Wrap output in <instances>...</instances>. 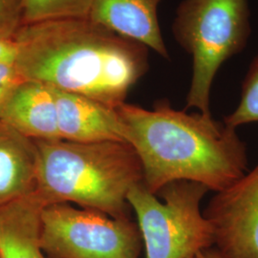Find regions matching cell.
Segmentation results:
<instances>
[{"label":"cell","mask_w":258,"mask_h":258,"mask_svg":"<svg viewBox=\"0 0 258 258\" xmlns=\"http://www.w3.org/2000/svg\"><path fill=\"white\" fill-rule=\"evenodd\" d=\"M37 172L36 141L0 120V207L34 194Z\"/></svg>","instance_id":"11"},{"label":"cell","mask_w":258,"mask_h":258,"mask_svg":"<svg viewBox=\"0 0 258 258\" xmlns=\"http://www.w3.org/2000/svg\"><path fill=\"white\" fill-rule=\"evenodd\" d=\"M22 81L15 62L0 64V111L13 89Z\"/></svg>","instance_id":"16"},{"label":"cell","mask_w":258,"mask_h":258,"mask_svg":"<svg viewBox=\"0 0 258 258\" xmlns=\"http://www.w3.org/2000/svg\"><path fill=\"white\" fill-rule=\"evenodd\" d=\"M231 127L258 122V54L250 62L241 86L240 100L236 108L224 118Z\"/></svg>","instance_id":"14"},{"label":"cell","mask_w":258,"mask_h":258,"mask_svg":"<svg viewBox=\"0 0 258 258\" xmlns=\"http://www.w3.org/2000/svg\"><path fill=\"white\" fill-rule=\"evenodd\" d=\"M210 189L191 181L168 183L152 194L144 183L129 190L145 258H188L214 246L212 225L201 203Z\"/></svg>","instance_id":"5"},{"label":"cell","mask_w":258,"mask_h":258,"mask_svg":"<svg viewBox=\"0 0 258 258\" xmlns=\"http://www.w3.org/2000/svg\"><path fill=\"white\" fill-rule=\"evenodd\" d=\"M23 25V0H0V38H14Z\"/></svg>","instance_id":"15"},{"label":"cell","mask_w":258,"mask_h":258,"mask_svg":"<svg viewBox=\"0 0 258 258\" xmlns=\"http://www.w3.org/2000/svg\"><path fill=\"white\" fill-rule=\"evenodd\" d=\"M162 1L93 0L89 19L169 58L158 17Z\"/></svg>","instance_id":"9"},{"label":"cell","mask_w":258,"mask_h":258,"mask_svg":"<svg viewBox=\"0 0 258 258\" xmlns=\"http://www.w3.org/2000/svg\"><path fill=\"white\" fill-rule=\"evenodd\" d=\"M45 206L35 191L0 207V258H48L40 244Z\"/></svg>","instance_id":"12"},{"label":"cell","mask_w":258,"mask_h":258,"mask_svg":"<svg viewBox=\"0 0 258 258\" xmlns=\"http://www.w3.org/2000/svg\"><path fill=\"white\" fill-rule=\"evenodd\" d=\"M93 0H23V25L48 20L88 19Z\"/></svg>","instance_id":"13"},{"label":"cell","mask_w":258,"mask_h":258,"mask_svg":"<svg viewBox=\"0 0 258 258\" xmlns=\"http://www.w3.org/2000/svg\"><path fill=\"white\" fill-rule=\"evenodd\" d=\"M204 215L227 258H258V164L214 195Z\"/></svg>","instance_id":"7"},{"label":"cell","mask_w":258,"mask_h":258,"mask_svg":"<svg viewBox=\"0 0 258 258\" xmlns=\"http://www.w3.org/2000/svg\"><path fill=\"white\" fill-rule=\"evenodd\" d=\"M40 244L48 258H141L138 225L71 204L47 205L41 213Z\"/></svg>","instance_id":"6"},{"label":"cell","mask_w":258,"mask_h":258,"mask_svg":"<svg viewBox=\"0 0 258 258\" xmlns=\"http://www.w3.org/2000/svg\"><path fill=\"white\" fill-rule=\"evenodd\" d=\"M36 192L45 205L76 204L113 217L129 216L127 194L144 180L132 146L124 142L36 141Z\"/></svg>","instance_id":"3"},{"label":"cell","mask_w":258,"mask_h":258,"mask_svg":"<svg viewBox=\"0 0 258 258\" xmlns=\"http://www.w3.org/2000/svg\"><path fill=\"white\" fill-rule=\"evenodd\" d=\"M59 137L76 143L126 141V127L117 108L54 88Z\"/></svg>","instance_id":"8"},{"label":"cell","mask_w":258,"mask_h":258,"mask_svg":"<svg viewBox=\"0 0 258 258\" xmlns=\"http://www.w3.org/2000/svg\"><path fill=\"white\" fill-rule=\"evenodd\" d=\"M188 258H227L215 247H211L209 249H203Z\"/></svg>","instance_id":"18"},{"label":"cell","mask_w":258,"mask_h":258,"mask_svg":"<svg viewBox=\"0 0 258 258\" xmlns=\"http://www.w3.org/2000/svg\"><path fill=\"white\" fill-rule=\"evenodd\" d=\"M15 61L23 80L36 81L113 108L149 68V49L92 19L24 24L15 35Z\"/></svg>","instance_id":"1"},{"label":"cell","mask_w":258,"mask_h":258,"mask_svg":"<svg viewBox=\"0 0 258 258\" xmlns=\"http://www.w3.org/2000/svg\"><path fill=\"white\" fill-rule=\"evenodd\" d=\"M18 55V44L15 38H0V64L15 62Z\"/></svg>","instance_id":"17"},{"label":"cell","mask_w":258,"mask_h":258,"mask_svg":"<svg viewBox=\"0 0 258 258\" xmlns=\"http://www.w3.org/2000/svg\"><path fill=\"white\" fill-rule=\"evenodd\" d=\"M117 110L140 159L143 183L152 194L175 181L217 192L248 170L247 148L236 128L212 114L177 110L167 101L151 109L125 102Z\"/></svg>","instance_id":"2"},{"label":"cell","mask_w":258,"mask_h":258,"mask_svg":"<svg viewBox=\"0 0 258 258\" xmlns=\"http://www.w3.org/2000/svg\"><path fill=\"white\" fill-rule=\"evenodd\" d=\"M171 29L177 43L192 59L185 108L211 115L216 75L247 46L251 33L249 1L182 0Z\"/></svg>","instance_id":"4"},{"label":"cell","mask_w":258,"mask_h":258,"mask_svg":"<svg viewBox=\"0 0 258 258\" xmlns=\"http://www.w3.org/2000/svg\"><path fill=\"white\" fill-rule=\"evenodd\" d=\"M0 120L34 141L60 139L55 91L45 83L20 82L2 106Z\"/></svg>","instance_id":"10"}]
</instances>
